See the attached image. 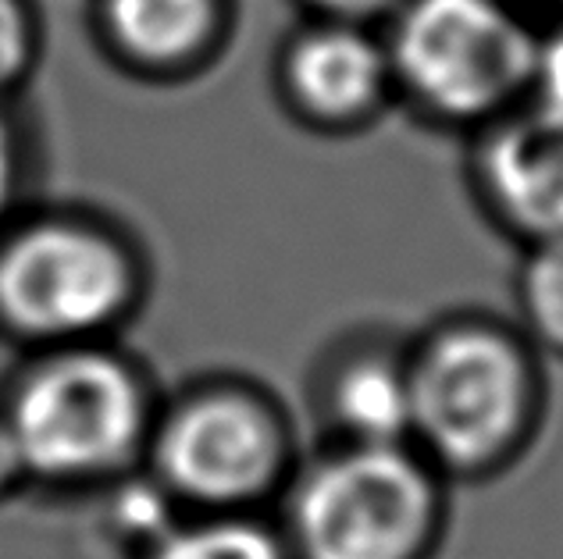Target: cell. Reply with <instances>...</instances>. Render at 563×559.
I'll list each match as a JSON object with an SVG mask.
<instances>
[{"label":"cell","mask_w":563,"mask_h":559,"mask_svg":"<svg viewBox=\"0 0 563 559\" xmlns=\"http://www.w3.org/2000/svg\"><path fill=\"white\" fill-rule=\"evenodd\" d=\"M25 478L86 492L136 470L157 417L154 392L111 343L33 349L0 392Z\"/></svg>","instance_id":"cell-1"},{"label":"cell","mask_w":563,"mask_h":559,"mask_svg":"<svg viewBox=\"0 0 563 559\" xmlns=\"http://www.w3.org/2000/svg\"><path fill=\"white\" fill-rule=\"evenodd\" d=\"M140 257L86 211H19L0 228V335L25 353L108 343L140 303Z\"/></svg>","instance_id":"cell-2"},{"label":"cell","mask_w":563,"mask_h":559,"mask_svg":"<svg viewBox=\"0 0 563 559\" xmlns=\"http://www.w3.org/2000/svg\"><path fill=\"white\" fill-rule=\"evenodd\" d=\"M539 33L510 0H404L393 11V79L446 118H482L528 90Z\"/></svg>","instance_id":"cell-3"},{"label":"cell","mask_w":563,"mask_h":559,"mask_svg":"<svg viewBox=\"0 0 563 559\" xmlns=\"http://www.w3.org/2000/svg\"><path fill=\"white\" fill-rule=\"evenodd\" d=\"M435 517L428 470L404 446H350L296 495L303 559H410Z\"/></svg>","instance_id":"cell-4"},{"label":"cell","mask_w":563,"mask_h":559,"mask_svg":"<svg viewBox=\"0 0 563 559\" xmlns=\"http://www.w3.org/2000/svg\"><path fill=\"white\" fill-rule=\"evenodd\" d=\"M413 435L450 467L496 460L528 417V367L503 335L453 328L407 371Z\"/></svg>","instance_id":"cell-5"},{"label":"cell","mask_w":563,"mask_h":559,"mask_svg":"<svg viewBox=\"0 0 563 559\" xmlns=\"http://www.w3.org/2000/svg\"><path fill=\"white\" fill-rule=\"evenodd\" d=\"M143 460L179 506L229 510L275 481L282 443L254 400L203 389L154 417Z\"/></svg>","instance_id":"cell-6"},{"label":"cell","mask_w":563,"mask_h":559,"mask_svg":"<svg viewBox=\"0 0 563 559\" xmlns=\"http://www.w3.org/2000/svg\"><path fill=\"white\" fill-rule=\"evenodd\" d=\"M289 97L324 122L372 111L393 79L389 51L357 22L318 19L286 47Z\"/></svg>","instance_id":"cell-7"},{"label":"cell","mask_w":563,"mask_h":559,"mask_svg":"<svg viewBox=\"0 0 563 559\" xmlns=\"http://www.w3.org/2000/svg\"><path fill=\"white\" fill-rule=\"evenodd\" d=\"M485 189L517 228L563 235V122L531 111L493 132L482 154Z\"/></svg>","instance_id":"cell-8"},{"label":"cell","mask_w":563,"mask_h":559,"mask_svg":"<svg viewBox=\"0 0 563 559\" xmlns=\"http://www.w3.org/2000/svg\"><path fill=\"white\" fill-rule=\"evenodd\" d=\"M225 0H103L108 47L136 71H179L211 47Z\"/></svg>","instance_id":"cell-9"},{"label":"cell","mask_w":563,"mask_h":559,"mask_svg":"<svg viewBox=\"0 0 563 559\" xmlns=\"http://www.w3.org/2000/svg\"><path fill=\"white\" fill-rule=\"evenodd\" d=\"M332 414L353 446H399L413 435L410 378L393 364L361 360L335 378Z\"/></svg>","instance_id":"cell-10"},{"label":"cell","mask_w":563,"mask_h":559,"mask_svg":"<svg viewBox=\"0 0 563 559\" xmlns=\"http://www.w3.org/2000/svg\"><path fill=\"white\" fill-rule=\"evenodd\" d=\"M97 492H103V527L136 556L179 524V499L146 467L129 470Z\"/></svg>","instance_id":"cell-11"},{"label":"cell","mask_w":563,"mask_h":559,"mask_svg":"<svg viewBox=\"0 0 563 559\" xmlns=\"http://www.w3.org/2000/svg\"><path fill=\"white\" fill-rule=\"evenodd\" d=\"M136 559H286L278 538L250 521L211 517L175 524Z\"/></svg>","instance_id":"cell-12"},{"label":"cell","mask_w":563,"mask_h":559,"mask_svg":"<svg viewBox=\"0 0 563 559\" xmlns=\"http://www.w3.org/2000/svg\"><path fill=\"white\" fill-rule=\"evenodd\" d=\"M521 306L528 325L550 346L563 349V235L539 239L521 275Z\"/></svg>","instance_id":"cell-13"},{"label":"cell","mask_w":563,"mask_h":559,"mask_svg":"<svg viewBox=\"0 0 563 559\" xmlns=\"http://www.w3.org/2000/svg\"><path fill=\"white\" fill-rule=\"evenodd\" d=\"M36 57L33 14L22 0H0V100H8L25 82Z\"/></svg>","instance_id":"cell-14"},{"label":"cell","mask_w":563,"mask_h":559,"mask_svg":"<svg viewBox=\"0 0 563 559\" xmlns=\"http://www.w3.org/2000/svg\"><path fill=\"white\" fill-rule=\"evenodd\" d=\"M25 186V136L8 100H0V228H4L22 203Z\"/></svg>","instance_id":"cell-15"},{"label":"cell","mask_w":563,"mask_h":559,"mask_svg":"<svg viewBox=\"0 0 563 559\" xmlns=\"http://www.w3.org/2000/svg\"><path fill=\"white\" fill-rule=\"evenodd\" d=\"M528 90L536 93V111L563 122V25L553 33H539L536 62H531Z\"/></svg>","instance_id":"cell-16"},{"label":"cell","mask_w":563,"mask_h":559,"mask_svg":"<svg viewBox=\"0 0 563 559\" xmlns=\"http://www.w3.org/2000/svg\"><path fill=\"white\" fill-rule=\"evenodd\" d=\"M307 8H314L318 19H335V22H372L382 14H393L404 0H303Z\"/></svg>","instance_id":"cell-17"},{"label":"cell","mask_w":563,"mask_h":559,"mask_svg":"<svg viewBox=\"0 0 563 559\" xmlns=\"http://www.w3.org/2000/svg\"><path fill=\"white\" fill-rule=\"evenodd\" d=\"M22 489H29L22 452H19V446H14L4 417H0V503H8V499H14Z\"/></svg>","instance_id":"cell-18"}]
</instances>
